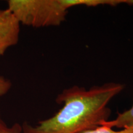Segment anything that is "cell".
<instances>
[{
  "mask_svg": "<svg viewBox=\"0 0 133 133\" xmlns=\"http://www.w3.org/2000/svg\"><path fill=\"white\" fill-rule=\"evenodd\" d=\"M101 126L116 128L120 129H129L133 130V104L130 109L118 113L115 118L104 122Z\"/></svg>",
  "mask_w": 133,
  "mask_h": 133,
  "instance_id": "obj_5",
  "label": "cell"
},
{
  "mask_svg": "<svg viewBox=\"0 0 133 133\" xmlns=\"http://www.w3.org/2000/svg\"><path fill=\"white\" fill-rule=\"evenodd\" d=\"M21 24L9 9H0V56L19 42Z\"/></svg>",
  "mask_w": 133,
  "mask_h": 133,
  "instance_id": "obj_3",
  "label": "cell"
},
{
  "mask_svg": "<svg viewBox=\"0 0 133 133\" xmlns=\"http://www.w3.org/2000/svg\"><path fill=\"white\" fill-rule=\"evenodd\" d=\"M11 81L4 76L0 75V97L6 95L11 89Z\"/></svg>",
  "mask_w": 133,
  "mask_h": 133,
  "instance_id": "obj_8",
  "label": "cell"
},
{
  "mask_svg": "<svg viewBox=\"0 0 133 133\" xmlns=\"http://www.w3.org/2000/svg\"><path fill=\"white\" fill-rule=\"evenodd\" d=\"M0 133H25L23 131L22 126L15 123L11 126H8L2 119H0Z\"/></svg>",
  "mask_w": 133,
  "mask_h": 133,
  "instance_id": "obj_7",
  "label": "cell"
},
{
  "mask_svg": "<svg viewBox=\"0 0 133 133\" xmlns=\"http://www.w3.org/2000/svg\"><path fill=\"white\" fill-rule=\"evenodd\" d=\"M62 1L67 9L78 6L87 7H96L99 6L115 7L120 4L133 6V0H62Z\"/></svg>",
  "mask_w": 133,
  "mask_h": 133,
  "instance_id": "obj_4",
  "label": "cell"
},
{
  "mask_svg": "<svg viewBox=\"0 0 133 133\" xmlns=\"http://www.w3.org/2000/svg\"><path fill=\"white\" fill-rule=\"evenodd\" d=\"M8 9L20 24L34 28L61 25L69 10L62 0H9Z\"/></svg>",
  "mask_w": 133,
  "mask_h": 133,
  "instance_id": "obj_2",
  "label": "cell"
},
{
  "mask_svg": "<svg viewBox=\"0 0 133 133\" xmlns=\"http://www.w3.org/2000/svg\"><path fill=\"white\" fill-rule=\"evenodd\" d=\"M119 83L109 82L89 89L75 85L58 94L56 101L62 107L54 115L36 126L23 124L25 133H79L96 128L109 120L108 105L124 89Z\"/></svg>",
  "mask_w": 133,
  "mask_h": 133,
  "instance_id": "obj_1",
  "label": "cell"
},
{
  "mask_svg": "<svg viewBox=\"0 0 133 133\" xmlns=\"http://www.w3.org/2000/svg\"><path fill=\"white\" fill-rule=\"evenodd\" d=\"M79 133H133V130L129 129H122L117 131L106 126H99L96 128L88 129Z\"/></svg>",
  "mask_w": 133,
  "mask_h": 133,
  "instance_id": "obj_6",
  "label": "cell"
}]
</instances>
